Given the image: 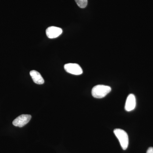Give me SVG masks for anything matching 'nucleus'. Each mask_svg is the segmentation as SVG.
I'll return each mask as SVG.
<instances>
[{
    "label": "nucleus",
    "mask_w": 153,
    "mask_h": 153,
    "mask_svg": "<svg viewBox=\"0 0 153 153\" xmlns=\"http://www.w3.org/2000/svg\"><path fill=\"white\" fill-rule=\"evenodd\" d=\"M111 88L107 85H98L94 86L91 90V94L96 98H102L111 91Z\"/></svg>",
    "instance_id": "1"
},
{
    "label": "nucleus",
    "mask_w": 153,
    "mask_h": 153,
    "mask_svg": "<svg viewBox=\"0 0 153 153\" xmlns=\"http://www.w3.org/2000/svg\"><path fill=\"white\" fill-rule=\"evenodd\" d=\"M114 133L119 141L122 148L125 150L128 146V137L127 133L123 130L119 128L115 129Z\"/></svg>",
    "instance_id": "2"
},
{
    "label": "nucleus",
    "mask_w": 153,
    "mask_h": 153,
    "mask_svg": "<svg viewBox=\"0 0 153 153\" xmlns=\"http://www.w3.org/2000/svg\"><path fill=\"white\" fill-rule=\"evenodd\" d=\"M64 67L66 72L74 75H80L83 72L81 67L76 63H67L64 65Z\"/></svg>",
    "instance_id": "3"
},
{
    "label": "nucleus",
    "mask_w": 153,
    "mask_h": 153,
    "mask_svg": "<svg viewBox=\"0 0 153 153\" xmlns=\"http://www.w3.org/2000/svg\"><path fill=\"white\" fill-rule=\"evenodd\" d=\"M31 116L29 114H22L15 119L13 121V125L15 126L22 127L26 125L31 120Z\"/></svg>",
    "instance_id": "4"
},
{
    "label": "nucleus",
    "mask_w": 153,
    "mask_h": 153,
    "mask_svg": "<svg viewBox=\"0 0 153 153\" xmlns=\"http://www.w3.org/2000/svg\"><path fill=\"white\" fill-rule=\"evenodd\" d=\"M63 30L61 28L56 27H50L46 30V34L48 38L52 39L57 38L62 34Z\"/></svg>",
    "instance_id": "5"
},
{
    "label": "nucleus",
    "mask_w": 153,
    "mask_h": 153,
    "mask_svg": "<svg viewBox=\"0 0 153 153\" xmlns=\"http://www.w3.org/2000/svg\"><path fill=\"white\" fill-rule=\"evenodd\" d=\"M136 104V98L133 94H130L126 100L125 108L126 111H130L134 109Z\"/></svg>",
    "instance_id": "6"
},
{
    "label": "nucleus",
    "mask_w": 153,
    "mask_h": 153,
    "mask_svg": "<svg viewBox=\"0 0 153 153\" xmlns=\"http://www.w3.org/2000/svg\"><path fill=\"white\" fill-rule=\"evenodd\" d=\"M30 75L34 82L37 84H43L44 80L41 74L36 70H32L30 71Z\"/></svg>",
    "instance_id": "7"
},
{
    "label": "nucleus",
    "mask_w": 153,
    "mask_h": 153,
    "mask_svg": "<svg viewBox=\"0 0 153 153\" xmlns=\"http://www.w3.org/2000/svg\"><path fill=\"white\" fill-rule=\"evenodd\" d=\"M79 7L84 8L87 5L88 0H75Z\"/></svg>",
    "instance_id": "8"
},
{
    "label": "nucleus",
    "mask_w": 153,
    "mask_h": 153,
    "mask_svg": "<svg viewBox=\"0 0 153 153\" xmlns=\"http://www.w3.org/2000/svg\"><path fill=\"white\" fill-rule=\"evenodd\" d=\"M146 153H153V147L149 148Z\"/></svg>",
    "instance_id": "9"
}]
</instances>
